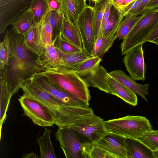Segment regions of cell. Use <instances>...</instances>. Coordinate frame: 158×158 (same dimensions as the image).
<instances>
[{
    "instance_id": "cell-39",
    "label": "cell",
    "mask_w": 158,
    "mask_h": 158,
    "mask_svg": "<svg viewBox=\"0 0 158 158\" xmlns=\"http://www.w3.org/2000/svg\"><path fill=\"white\" fill-rule=\"evenodd\" d=\"M146 42H149L158 46V22L153 30L145 40Z\"/></svg>"
},
{
    "instance_id": "cell-30",
    "label": "cell",
    "mask_w": 158,
    "mask_h": 158,
    "mask_svg": "<svg viewBox=\"0 0 158 158\" xmlns=\"http://www.w3.org/2000/svg\"><path fill=\"white\" fill-rule=\"evenodd\" d=\"M142 17L131 16L125 17L120 22L115 33L116 39H123L134 27Z\"/></svg>"
},
{
    "instance_id": "cell-6",
    "label": "cell",
    "mask_w": 158,
    "mask_h": 158,
    "mask_svg": "<svg viewBox=\"0 0 158 158\" xmlns=\"http://www.w3.org/2000/svg\"><path fill=\"white\" fill-rule=\"evenodd\" d=\"M158 22V8L145 11L134 27L121 44L122 55L135 46L145 42V40Z\"/></svg>"
},
{
    "instance_id": "cell-49",
    "label": "cell",
    "mask_w": 158,
    "mask_h": 158,
    "mask_svg": "<svg viewBox=\"0 0 158 158\" xmlns=\"http://www.w3.org/2000/svg\"><path fill=\"white\" fill-rule=\"evenodd\" d=\"M155 131L158 133V130H155Z\"/></svg>"
},
{
    "instance_id": "cell-28",
    "label": "cell",
    "mask_w": 158,
    "mask_h": 158,
    "mask_svg": "<svg viewBox=\"0 0 158 158\" xmlns=\"http://www.w3.org/2000/svg\"><path fill=\"white\" fill-rule=\"evenodd\" d=\"M33 17L34 24L39 25L49 11L47 0H33L29 7Z\"/></svg>"
},
{
    "instance_id": "cell-15",
    "label": "cell",
    "mask_w": 158,
    "mask_h": 158,
    "mask_svg": "<svg viewBox=\"0 0 158 158\" xmlns=\"http://www.w3.org/2000/svg\"><path fill=\"white\" fill-rule=\"evenodd\" d=\"M0 124L2 126L6 117V112L12 96L9 86L6 67L0 72Z\"/></svg>"
},
{
    "instance_id": "cell-27",
    "label": "cell",
    "mask_w": 158,
    "mask_h": 158,
    "mask_svg": "<svg viewBox=\"0 0 158 158\" xmlns=\"http://www.w3.org/2000/svg\"><path fill=\"white\" fill-rule=\"evenodd\" d=\"M55 41L45 47V52L41 57L45 68L59 67L61 53L56 48Z\"/></svg>"
},
{
    "instance_id": "cell-11",
    "label": "cell",
    "mask_w": 158,
    "mask_h": 158,
    "mask_svg": "<svg viewBox=\"0 0 158 158\" xmlns=\"http://www.w3.org/2000/svg\"><path fill=\"white\" fill-rule=\"evenodd\" d=\"M143 45H139L128 51L123 60L130 76L135 80L143 81L145 79Z\"/></svg>"
},
{
    "instance_id": "cell-5",
    "label": "cell",
    "mask_w": 158,
    "mask_h": 158,
    "mask_svg": "<svg viewBox=\"0 0 158 158\" xmlns=\"http://www.w3.org/2000/svg\"><path fill=\"white\" fill-rule=\"evenodd\" d=\"M56 139L66 158H90L93 143L83 140L71 128H59L55 132Z\"/></svg>"
},
{
    "instance_id": "cell-10",
    "label": "cell",
    "mask_w": 158,
    "mask_h": 158,
    "mask_svg": "<svg viewBox=\"0 0 158 158\" xmlns=\"http://www.w3.org/2000/svg\"><path fill=\"white\" fill-rule=\"evenodd\" d=\"M42 89L63 104L69 106L88 107L89 102L82 100L52 83L37 73L31 78Z\"/></svg>"
},
{
    "instance_id": "cell-47",
    "label": "cell",
    "mask_w": 158,
    "mask_h": 158,
    "mask_svg": "<svg viewBox=\"0 0 158 158\" xmlns=\"http://www.w3.org/2000/svg\"><path fill=\"white\" fill-rule=\"evenodd\" d=\"M153 152L155 155L156 158H158V150L153 151Z\"/></svg>"
},
{
    "instance_id": "cell-24",
    "label": "cell",
    "mask_w": 158,
    "mask_h": 158,
    "mask_svg": "<svg viewBox=\"0 0 158 158\" xmlns=\"http://www.w3.org/2000/svg\"><path fill=\"white\" fill-rule=\"evenodd\" d=\"M89 56L84 51L67 54L60 53L59 67L72 70Z\"/></svg>"
},
{
    "instance_id": "cell-41",
    "label": "cell",
    "mask_w": 158,
    "mask_h": 158,
    "mask_svg": "<svg viewBox=\"0 0 158 158\" xmlns=\"http://www.w3.org/2000/svg\"><path fill=\"white\" fill-rule=\"evenodd\" d=\"M50 10L58 11L61 10V4L60 0H47Z\"/></svg>"
},
{
    "instance_id": "cell-48",
    "label": "cell",
    "mask_w": 158,
    "mask_h": 158,
    "mask_svg": "<svg viewBox=\"0 0 158 158\" xmlns=\"http://www.w3.org/2000/svg\"><path fill=\"white\" fill-rule=\"evenodd\" d=\"M90 0L94 1V2H98L99 1H100V0Z\"/></svg>"
},
{
    "instance_id": "cell-13",
    "label": "cell",
    "mask_w": 158,
    "mask_h": 158,
    "mask_svg": "<svg viewBox=\"0 0 158 158\" xmlns=\"http://www.w3.org/2000/svg\"><path fill=\"white\" fill-rule=\"evenodd\" d=\"M126 137L106 131L98 141L94 142L95 146L106 151L114 158H127Z\"/></svg>"
},
{
    "instance_id": "cell-18",
    "label": "cell",
    "mask_w": 158,
    "mask_h": 158,
    "mask_svg": "<svg viewBox=\"0 0 158 158\" xmlns=\"http://www.w3.org/2000/svg\"><path fill=\"white\" fill-rule=\"evenodd\" d=\"M107 83L110 94L115 95L125 102L133 106L138 103L137 96L135 93L122 85L109 74Z\"/></svg>"
},
{
    "instance_id": "cell-3",
    "label": "cell",
    "mask_w": 158,
    "mask_h": 158,
    "mask_svg": "<svg viewBox=\"0 0 158 158\" xmlns=\"http://www.w3.org/2000/svg\"><path fill=\"white\" fill-rule=\"evenodd\" d=\"M38 73L77 98L87 102L90 100L88 86L72 70L60 67L49 68Z\"/></svg>"
},
{
    "instance_id": "cell-31",
    "label": "cell",
    "mask_w": 158,
    "mask_h": 158,
    "mask_svg": "<svg viewBox=\"0 0 158 158\" xmlns=\"http://www.w3.org/2000/svg\"><path fill=\"white\" fill-rule=\"evenodd\" d=\"M64 16L62 10L49 11V22L52 29L53 41L55 42L61 35Z\"/></svg>"
},
{
    "instance_id": "cell-38",
    "label": "cell",
    "mask_w": 158,
    "mask_h": 158,
    "mask_svg": "<svg viewBox=\"0 0 158 158\" xmlns=\"http://www.w3.org/2000/svg\"><path fill=\"white\" fill-rule=\"evenodd\" d=\"M90 158H114V157L106 151L94 145L91 152Z\"/></svg>"
},
{
    "instance_id": "cell-42",
    "label": "cell",
    "mask_w": 158,
    "mask_h": 158,
    "mask_svg": "<svg viewBox=\"0 0 158 158\" xmlns=\"http://www.w3.org/2000/svg\"><path fill=\"white\" fill-rule=\"evenodd\" d=\"M150 0H141L139 7L135 12L134 16L142 15L145 11V9Z\"/></svg>"
},
{
    "instance_id": "cell-17",
    "label": "cell",
    "mask_w": 158,
    "mask_h": 158,
    "mask_svg": "<svg viewBox=\"0 0 158 158\" xmlns=\"http://www.w3.org/2000/svg\"><path fill=\"white\" fill-rule=\"evenodd\" d=\"M109 75L102 66H99L95 71L85 74L78 75L90 86L98 88L99 89L110 94L107 83Z\"/></svg>"
},
{
    "instance_id": "cell-14",
    "label": "cell",
    "mask_w": 158,
    "mask_h": 158,
    "mask_svg": "<svg viewBox=\"0 0 158 158\" xmlns=\"http://www.w3.org/2000/svg\"><path fill=\"white\" fill-rule=\"evenodd\" d=\"M108 73L117 81L135 94L139 95L146 101L148 102L146 96L148 95V83L139 84L121 70L111 71Z\"/></svg>"
},
{
    "instance_id": "cell-43",
    "label": "cell",
    "mask_w": 158,
    "mask_h": 158,
    "mask_svg": "<svg viewBox=\"0 0 158 158\" xmlns=\"http://www.w3.org/2000/svg\"><path fill=\"white\" fill-rule=\"evenodd\" d=\"M158 8V0H150L145 8V11Z\"/></svg>"
},
{
    "instance_id": "cell-29",
    "label": "cell",
    "mask_w": 158,
    "mask_h": 158,
    "mask_svg": "<svg viewBox=\"0 0 158 158\" xmlns=\"http://www.w3.org/2000/svg\"><path fill=\"white\" fill-rule=\"evenodd\" d=\"M36 26L34 25L24 36V43L31 52L41 57L44 54L45 48L40 46L36 40L35 35Z\"/></svg>"
},
{
    "instance_id": "cell-40",
    "label": "cell",
    "mask_w": 158,
    "mask_h": 158,
    "mask_svg": "<svg viewBox=\"0 0 158 158\" xmlns=\"http://www.w3.org/2000/svg\"><path fill=\"white\" fill-rule=\"evenodd\" d=\"M111 6V4L109 2L105 10L99 33L103 30L108 21Z\"/></svg>"
},
{
    "instance_id": "cell-23",
    "label": "cell",
    "mask_w": 158,
    "mask_h": 158,
    "mask_svg": "<svg viewBox=\"0 0 158 158\" xmlns=\"http://www.w3.org/2000/svg\"><path fill=\"white\" fill-rule=\"evenodd\" d=\"M61 35L69 41L82 49L81 40L77 28L75 24L70 22L64 16Z\"/></svg>"
},
{
    "instance_id": "cell-45",
    "label": "cell",
    "mask_w": 158,
    "mask_h": 158,
    "mask_svg": "<svg viewBox=\"0 0 158 158\" xmlns=\"http://www.w3.org/2000/svg\"><path fill=\"white\" fill-rule=\"evenodd\" d=\"M23 158H40L38 155L33 152H31L29 154H25L22 156Z\"/></svg>"
},
{
    "instance_id": "cell-21",
    "label": "cell",
    "mask_w": 158,
    "mask_h": 158,
    "mask_svg": "<svg viewBox=\"0 0 158 158\" xmlns=\"http://www.w3.org/2000/svg\"><path fill=\"white\" fill-rule=\"evenodd\" d=\"M11 24L18 33L24 35L34 25L33 15L30 8L20 14Z\"/></svg>"
},
{
    "instance_id": "cell-1",
    "label": "cell",
    "mask_w": 158,
    "mask_h": 158,
    "mask_svg": "<svg viewBox=\"0 0 158 158\" xmlns=\"http://www.w3.org/2000/svg\"><path fill=\"white\" fill-rule=\"evenodd\" d=\"M5 35L9 39L10 50L9 65L6 67L8 82L10 91L13 95L34 74L46 68L41 57L26 46L23 35L13 27L8 30Z\"/></svg>"
},
{
    "instance_id": "cell-32",
    "label": "cell",
    "mask_w": 158,
    "mask_h": 158,
    "mask_svg": "<svg viewBox=\"0 0 158 158\" xmlns=\"http://www.w3.org/2000/svg\"><path fill=\"white\" fill-rule=\"evenodd\" d=\"M102 59L98 56H89L72 70L78 75L85 74L96 70Z\"/></svg>"
},
{
    "instance_id": "cell-16",
    "label": "cell",
    "mask_w": 158,
    "mask_h": 158,
    "mask_svg": "<svg viewBox=\"0 0 158 158\" xmlns=\"http://www.w3.org/2000/svg\"><path fill=\"white\" fill-rule=\"evenodd\" d=\"M127 158H156L153 151L140 139L126 137Z\"/></svg>"
},
{
    "instance_id": "cell-37",
    "label": "cell",
    "mask_w": 158,
    "mask_h": 158,
    "mask_svg": "<svg viewBox=\"0 0 158 158\" xmlns=\"http://www.w3.org/2000/svg\"><path fill=\"white\" fill-rule=\"evenodd\" d=\"M141 0H135L125 6L121 7L119 9L124 17L134 16L135 13L140 4Z\"/></svg>"
},
{
    "instance_id": "cell-19",
    "label": "cell",
    "mask_w": 158,
    "mask_h": 158,
    "mask_svg": "<svg viewBox=\"0 0 158 158\" xmlns=\"http://www.w3.org/2000/svg\"><path fill=\"white\" fill-rule=\"evenodd\" d=\"M61 10L65 17L75 24L77 19L87 5L86 0H60Z\"/></svg>"
},
{
    "instance_id": "cell-22",
    "label": "cell",
    "mask_w": 158,
    "mask_h": 158,
    "mask_svg": "<svg viewBox=\"0 0 158 158\" xmlns=\"http://www.w3.org/2000/svg\"><path fill=\"white\" fill-rule=\"evenodd\" d=\"M124 17L120 10L111 4L108 21L103 30L98 35L109 36L115 35Z\"/></svg>"
},
{
    "instance_id": "cell-12",
    "label": "cell",
    "mask_w": 158,
    "mask_h": 158,
    "mask_svg": "<svg viewBox=\"0 0 158 158\" xmlns=\"http://www.w3.org/2000/svg\"><path fill=\"white\" fill-rule=\"evenodd\" d=\"M33 0H0V33L2 34L14 19L29 7Z\"/></svg>"
},
{
    "instance_id": "cell-33",
    "label": "cell",
    "mask_w": 158,
    "mask_h": 158,
    "mask_svg": "<svg viewBox=\"0 0 158 158\" xmlns=\"http://www.w3.org/2000/svg\"><path fill=\"white\" fill-rule=\"evenodd\" d=\"M109 1L108 0H100L95 2L94 9V27L96 38L99 33L102 19L105 9Z\"/></svg>"
},
{
    "instance_id": "cell-26",
    "label": "cell",
    "mask_w": 158,
    "mask_h": 158,
    "mask_svg": "<svg viewBox=\"0 0 158 158\" xmlns=\"http://www.w3.org/2000/svg\"><path fill=\"white\" fill-rule=\"evenodd\" d=\"M116 39L115 34L109 36L98 35L96 38L94 47L90 56H98L102 58Z\"/></svg>"
},
{
    "instance_id": "cell-34",
    "label": "cell",
    "mask_w": 158,
    "mask_h": 158,
    "mask_svg": "<svg viewBox=\"0 0 158 158\" xmlns=\"http://www.w3.org/2000/svg\"><path fill=\"white\" fill-rule=\"evenodd\" d=\"M55 44L58 51L63 54H69L83 51L82 49L69 41L61 35L58 38Z\"/></svg>"
},
{
    "instance_id": "cell-44",
    "label": "cell",
    "mask_w": 158,
    "mask_h": 158,
    "mask_svg": "<svg viewBox=\"0 0 158 158\" xmlns=\"http://www.w3.org/2000/svg\"><path fill=\"white\" fill-rule=\"evenodd\" d=\"M109 2L116 8L119 9L122 5L124 0H108Z\"/></svg>"
},
{
    "instance_id": "cell-35",
    "label": "cell",
    "mask_w": 158,
    "mask_h": 158,
    "mask_svg": "<svg viewBox=\"0 0 158 158\" xmlns=\"http://www.w3.org/2000/svg\"><path fill=\"white\" fill-rule=\"evenodd\" d=\"M10 54L9 40L5 35L3 41L0 44V69H3L8 65Z\"/></svg>"
},
{
    "instance_id": "cell-7",
    "label": "cell",
    "mask_w": 158,
    "mask_h": 158,
    "mask_svg": "<svg viewBox=\"0 0 158 158\" xmlns=\"http://www.w3.org/2000/svg\"><path fill=\"white\" fill-rule=\"evenodd\" d=\"M19 101L24 112V114L33 123L42 127L53 126L55 121L52 114L44 104L32 97L24 93Z\"/></svg>"
},
{
    "instance_id": "cell-36",
    "label": "cell",
    "mask_w": 158,
    "mask_h": 158,
    "mask_svg": "<svg viewBox=\"0 0 158 158\" xmlns=\"http://www.w3.org/2000/svg\"><path fill=\"white\" fill-rule=\"evenodd\" d=\"M140 139L153 151L158 150V133L155 130L148 132Z\"/></svg>"
},
{
    "instance_id": "cell-20",
    "label": "cell",
    "mask_w": 158,
    "mask_h": 158,
    "mask_svg": "<svg viewBox=\"0 0 158 158\" xmlns=\"http://www.w3.org/2000/svg\"><path fill=\"white\" fill-rule=\"evenodd\" d=\"M35 35L38 44L43 47L45 48L54 42L52 29L49 22V11L41 23L39 25L36 26Z\"/></svg>"
},
{
    "instance_id": "cell-9",
    "label": "cell",
    "mask_w": 158,
    "mask_h": 158,
    "mask_svg": "<svg viewBox=\"0 0 158 158\" xmlns=\"http://www.w3.org/2000/svg\"><path fill=\"white\" fill-rule=\"evenodd\" d=\"M93 19V7L87 6L78 16L75 23L80 35L83 50L89 56L96 40Z\"/></svg>"
},
{
    "instance_id": "cell-2",
    "label": "cell",
    "mask_w": 158,
    "mask_h": 158,
    "mask_svg": "<svg viewBox=\"0 0 158 158\" xmlns=\"http://www.w3.org/2000/svg\"><path fill=\"white\" fill-rule=\"evenodd\" d=\"M24 93L45 105L55 118L59 128L69 126L84 116L94 114L91 107L65 105L56 100L31 78L21 86Z\"/></svg>"
},
{
    "instance_id": "cell-46",
    "label": "cell",
    "mask_w": 158,
    "mask_h": 158,
    "mask_svg": "<svg viewBox=\"0 0 158 158\" xmlns=\"http://www.w3.org/2000/svg\"><path fill=\"white\" fill-rule=\"evenodd\" d=\"M134 0H124L123 2L121 7L127 5L133 2Z\"/></svg>"
},
{
    "instance_id": "cell-8",
    "label": "cell",
    "mask_w": 158,
    "mask_h": 158,
    "mask_svg": "<svg viewBox=\"0 0 158 158\" xmlns=\"http://www.w3.org/2000/svg\"><path fill=\"white\" fill-rule=\"evenodd\" d=\"M84 141L94 143L106 132L104 121L94 114L85 116L68 126Z\"/></svg>"
},
{
    "instance_id": "cell-4",
    "label": "cell",
    "mask_w": 158,
    "mask_h": 158,
    "mask_svg": "<svg viewBox=\"0 0 158 158\" xmlns=\"http://www.w3.org/2000/svg\"><path fill=\"white\" fill-rule=\"evenodd\" d=\"M106 131L126 137L140 139L153 130L149 120L139 115H127L104 121Z\"/></svg>"
},
{
    "instance_id": "cell-25",
    "label": "cell",
    "mask_w": 158,
    "mask_h": 158,
    "mask_svg": "<svg viewBox=\"0 0 158 158\" xmlns=\"http://www.w3.org/2000/svg\"><path fill=\"white\" fill-rule=\"evenodd\" d=\"M52 132V130L45 128L43 135L37 139L40 147V158L56 157L50 138Z\"/></svg>"
}]
</instances>
